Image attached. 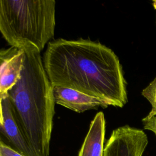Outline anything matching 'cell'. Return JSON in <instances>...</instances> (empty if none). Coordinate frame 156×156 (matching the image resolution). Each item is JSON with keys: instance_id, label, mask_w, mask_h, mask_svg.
Listing matches in <instances>:
<instances>
[{"instance_id": "obj_7", "label": "cell", "mask_w": 156, "mask_h": 156, "mask_svg": "<svg viewBox=\"0 0 156 156\" xmlns=\"http://www.w3.org/2000/svg\"><path fill=\"white\" fill-rule=\"evenodd\" d=\"M105 130L104 115L100 112L91 122L78 156H104Z\"/></svg>"}, {"instance_id": "obj_8", "label": "cell", "mask_w": 156, "mask_h": 156, "mask_svg": "<svg viewBox=\"0 0 156 156\" xmlns=\"http://www.w3.org/2000/svg\"><path fill=\"white\" fill-rule=\"evenodd\" d=\"M24 60V52L20 49L0 66V93L5 94L19 79Z\"/></svg>"}, {"instance_id": "obj_2", "label": "cell", "mask_w": 156, "mask_h": 156, "mask_svg": "<svg viewBox=\"0 0 156 156\" xmlns=\"http://www.w3.org/2000/svg\"><path fill=\"white\" fill-rule=\"evenodd\" d=\"M24 60L19 79L7 92L13 117L34 156H49L55 102L52 85L40 52L23 49Z\"/></svg>"}, {"instance_id": "obj_11", "label": "cell", "mask_w": 156, "mask_h": 156, "mask_svg": "<svg viewBox=\"0 0 156 156\" xmlns=\"http://www.w3.org/2000/svg\"><path fill=\"white\" fill-rule=\"evenodd\" d=\"M20 49L14 47H10L8 49H0V66L6 60L9 58L13 55L16 54Z\"/></svg>"}, {"instance_id": "obj_13", "label": "cell", "mask_w": 156, "mask_h": 156, "mask_svg": "<svg viewBox=\"0 0 156 156\" xmlns=\"http://www.w3.org/2000/svg\"><path fill=\"white\" fill-rule=\"evenodd\" d=\"M153 6L155 8V9L156 10V0H154L153 1Z\"/></svg>"}, {"instance_id": "obj_1", "label": "cell", "mask_w": 156, "mask_h": 156, "mask_svg": "<svg viewBox=\"0 0 156 156\" xmlns=\"http://www.w3.org/2000/svg\"><path fill=\"white\" fill-rule=\"evenodd\" d=\"M43 65L52 86L71 88L122 107L127 102L122 66L115 52L96 41L59 38L49 43Z\"/></svg>"}, {"instance_id": "obj_9", "label": "cell", "mask_w": 156, "mask_h": 156, "mask_svg": "<svg viewBox=\"0 0 156 156\" xmlns=\"http://www.w3.org/2000/svg\"><path fill=\"white\" fill-rule=\"evenodd\" d=\"M141 94L146 98L152 105V109L146 116L147 118L156 116V77L141 92Z\"/></svg>"}, {"instance_id": "obj_3", "label": "cell", "mask_w": 156, "mask_h": 156, "mask_svg": "<svg viewBox=\"0 0 156 156\" xmlns=\"http://www.w3.org/2000/svg\"><path fill=\"white\" fill-rule=\"evenodd\" d=\"M54 0H0V32L12 46L41 52L54 37Z\"/></svg>"}, {"instance_id": "obj_4", "label": "cell", "mask_w": 156, "mask_h": 156, "mask_svg": "<svg viewBox=\"0 0 156 156\" xmlns=\"http://www.w3.org/2000/svg\"><path fill=\"white\" fill-rule=\"evenodd\" d=\"M148 140L146 134L129 126L114 130L104 149V156H142Z\"/></svg>"}, {"instance_id": "obj_12", "label": "cell", "mask_w": 156, "mask_h": 156, "mask_svg": "<svg viewBox=\"0 0 156 156\" xmlns=\"http://www.w3.org/2000/svg\"><path fill=\"white\" fill-rule=\"evenodd\" d=\"M144 129L151 130L156 135V116L151 118L145 117L142 119Z\"/></svg>"}, {"instance_id": "obj_14", "label": "cell", "mask_w": 156, "mask_h": 156, "mask_svg": "<svg viewBox=\"0 0 156 156\" xmlns=\"http://www.w3.org/2000/svg\"><path fill=\"white\" fill-rule=\"evenodd\" d=\"M0 156H1V155H0Z\"/></svg>"}, {"instance_id": "obj_10", "label": "cell", "mask_w": 156, "mask_h": 156, "mask_svg": "<svg viewBox=\"0 0 156 156\" xmlns=\"http://www.w3.org/2000/svg\"><path fill=\"white\" fill-rule=\"evenodd\" d=\"M1 156H24L0 140Z\"/></svg>"}, {"instance_id": "obj_5", "label": "cell", "mask_w": 156, "mask_h": 156, "mask_svg": "<svg viewBox=\"0 0 156 156\" xmlns=\"http://www.w3.org/2000/svg\"><path fill=\"white\" fill-rule=\"evenodd\" d=\"M0 140L24 156H34L13 117L7 93H0Z\"/></svg>"}, {"instance_id": "obj_6", "label": "cell", "mask_w": 156, "mask_h": 156, "mask_svg": "<svg viewBox=\"0 0 156 156\" xmlns=\"http://www.w3.org/2000/svg\"><path fill=\"white\" fill-rule=\"evenodd\" d=\"M52 94L55 104L77 113L97 108L99 106L105 108L110 105L104 100L71 88L52 86Z\"/></svg>"}]
</instances>
